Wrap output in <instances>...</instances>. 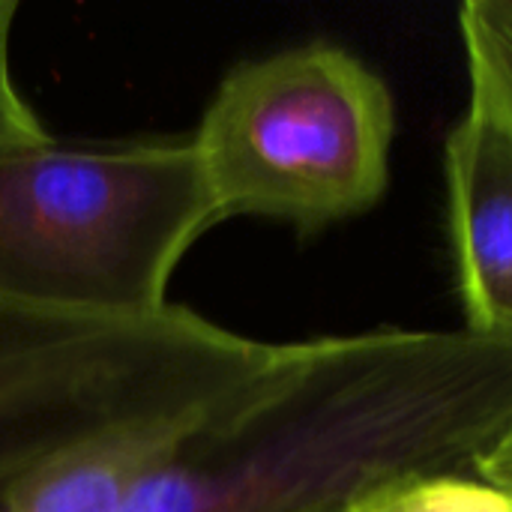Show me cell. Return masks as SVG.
I'll list each match as a JSON object with an SVG mask.
<instances>
[{
	"instance_id": "277c9868",
	"label": "cell",
	"mask_w": 512,
	"mask_h": 512,
	"mask_svg": "<svg viewBox=\"0 0 512 512\" xmlns=\"http://www.w3.org/2000/svg\"><path fill=\"white\" fill-rule=\"evenodd\" d=\"M444 159L465 330L512 339V129L471 102Z\"/></svg>"
},
{
	"instance_id": "7a4b0ae2",
	"label": "cell",
	"mask_w": 512,
	"mask_h": 512,
	"mask_svg": "<svg viewBox=\"0 0 512 512\" xmlns=\"http://www.w3.org/2000/svg\"><path fill=\"white\" fill-rule=\"evenodd\" d=\"M219 225L192 135L0 150V303L75 318L165 315L186 252Z\"/></svg>"
},
{
	"instance_id": "5b68a950",
	"label": "cell",
	"mask_w": 512,
	"mask_h": 512,
	"mask_svg": "<svg viewBox=\"0 0 512 512\" xmlns=\"http://www.w3.org/2000/svg\"><path fill=\"white\" fill-rule=\"evenodd\" d=\"M459 33L468 57L471 102L512 129V27L492 0H468L459 9Z\"/></svg>"
},
{
	"instance_id": "6da1fadb",
	"label": "cell",
	"mask_w": 512,
	"mask_h": 512,
	"mask_svg": "<svg viewBox=\"0 0 512 512\" xmlns=\"http://www.w3.org/2000/svg\"><path fill=\"white\" fill-rule=\"evenodd\" d=\"M512 420V339L372 330L279 345L162 447L114 512H366L477 474Z\"/></svg>"
},
{
	"instance_id": "3957f363",
	"label": "cell",
	"mask_w": 512,
	"mask_h": 512,
	"mask_svg": "<svg viewBox=\"0 0 512 512\" xmlns=\"http://www.w3.org/2000/svg\"><path fill=\"white\" fill-rule=\"evenodd\" d=\"M393 138L387 81L330 42L237 63L192 132L219 222L270 219L303 237L384 198Z\"/></svg>"
},
{
	"instance_id": "8992f818",
	"label": "cell",
	"mask_w": 512,
	"mask_h": 512,
	"mask_svg": "<svg viewBox=\"0 0 512 512\" xmlns=\"http://www.w3.org/2000/svg\"><path fill=\"white\" fill-rule=\"evenodd\" d=\"M366 512H512V498L477 474H462L417 483Z\"/></svg>"
},
{
	"instance_id": "ba28073f",
	"label": "cell",
	"mask_w": 512,
	"mask_h": 512,
	"mask_svg": "<svg viewBox=\"0 0 512 512\" xmlns=\"http://www.w3.org/2000/svg\"><path fill=\"white\" fill-rule=\"evenodd\" d=\"M477 477L492 483L495 489L507 492L512 498V420L510 426L504 429V435L495 441V447L483 456Z\"/></svg>"
},
{
	"instance_id": "52a82bcc",
	"label": "cell",
	"mask_w": 512,
	"mask_h": 512,
	"mask_svg": "<svg viewBox=\"0 0 512 512\" xmlns=\"http://www.w3.org/2000/svg\"><path fill=\"white\" fill-rule=\"evenodd\" d=\"M21 6L15 0H0V150L48 141L51 132L39 111L24 96L15 66H12V36Z\"/></svg>"
},
{
	"instance_id": "9c48e42d",
	"label": "cell",
	"mask_w": 512,
	"mask_h": 512,
	"mask_svg": "<svg viewBox=\"0 0 512 512\" xmlns=\"http://www.w3.org/2000/svg\"><path fill=\"white\" fill-rule=\"evenodd\" d=\"M492 6H495L498 18H501L504 24H510L512 27V0H492Z\"/></svg>"
}]
</instances>
